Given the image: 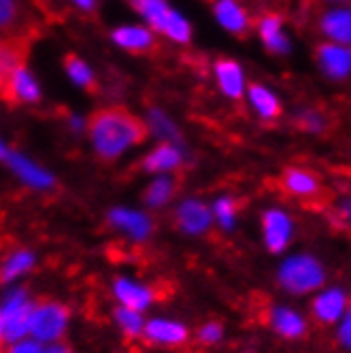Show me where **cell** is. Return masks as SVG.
Listing matches in <instances>:
<instances>
[{
    "instance_id": "83f0119b",
    "label": "cell",
    "mask_w": 351,
    "mask_h": 353,
    "mask_svg": "<svg viewBox=\"0 0 351 353\" xmlns=\"http://www.w3.org/2000/svg\"><path fill=\"white\" fill-rule=\"evenodd\" d=\"M174 190H177V183H174L172 176H158L145 190V203L149 207H164L168 200L174 196Z\"/></svg>"
},
{
    "instance_id": "e575fe53",
    "label": "cell",
    "mask_w": 351,
    "mask_h": 353,
    "mask_svg": "<svg viewBox=\"0 0 351 353\" xmlns=\"http://www.w3.org/2000/svg\"><path fill=\"white\" fill-rule=\"evenodd\" d=\"M70 3L77 7L79 11H83V13H92L98 7V0H70Z\"/></svg>"
},
{
    "instance_id": "2e32d148",
    "label": "cell",
    "mask_w": 351,
    "mask_h": 353,
    "mask_svg": "<svg viewBox=\"0 0 351 353\" xmlns=\"http://www.w3.org/2000/svg\"><path fill=\"white\" fill-rule=\"evenodd\" d=\"M113 292H115V298L119 300L121 307L139 311V313L145 311L154 302V290L152 288H147V285L132 281V279H126V276H119L113 285Z\"/></svg>"
},
{
    "instance_id": "3957f363",
    "label": "cell",
    "mask_w": 351,
    "mask_h": 353,
    "mask_svg": "<svg viewBox=\"0 0 351 353\" xmlns=\"http://www.w3.org/2000/svg\"><path fill=\"white\" fill-rule=\"evenodd\" d=\"M32 307L26 290H13L0 300V343H17L30 334Z\"/></svg>"
},
{
    "instance_id": "5bb4252c",
    "label": "cell",
    "mask_w": 351,
    "mask_h": 353,
    "mask_svg": "<svg viewBox=\"0 0 351 353\" xmlns=\"http://www.w3.org/2000/svg\"><path fill=\"white\" fill-rule=\"evenodd\" d=\"M258 37L264 43V47L274 56H283L290 52V39L283 28V19L279 13H266L258 21Z\"/></svg>"
},
{
    "instance_id": "52a82bcc",
    "label": "cell",
    "mask_w": 351,
    "mask_h": 353,
    "mask_svg": "<svg viewBox=\"0 0 351 353\" xmlns=\"http://www.w3.org/2000/svg\"><path fill=\"white\" fill-rule=\"evenodd\" d=\"M213 74H215V81L219 92L230 98V100H241L245 96V70L243 66L232 60V58H219L213 64Z\"/></svg>"
},
{
    "instance_id": "6da1fadb",
    "label": "cell",
    "mask_w": 351,
    "mask_h": 353,
    "mask_svg": "<svg viewBox=\"0 0 351 353\" xmlns=\"http://www.w3.org/2000/svg\"><path fill=\"white\" fill-rule=\"evenodd\" d=\"M86 130L96 156L107 162L121 158L128 149L147 139L145 121L117 105L94 111L86 121Z\"/></svg>"
},
{
    "instance_id": "8fae6325",
    "label": "cell",
    "mask_w": 351,
    "mask_h": 353,
    "mask_svg": "<svg viewBox=\"0 0 351 353\" xmlns=\"http://www.w3.org/2000/svg\"><path fill=\"white\" fill-rule=\"evenodd\" d=\"M213 15L219 26L237 37H245L252 28V17L239 0H215Z\"/></svg>"
},
{
    "instance_id": "4316f807",
    "label": "cell",
    "mask_w": 351,
    "mask_h": 353,
    "mask_svg": "<svg viewBox=\"0 0 351 353\" xmlns=\"http://www.w3.org/2000/svg\"><path fill=\"white\" fill-rule=\"evenodd\" d=\"M64 70H66V77L83 90H94L96 79H94V70L90 68V64L79 58L77 54H66L64 56Z\"/></svg>"
},
{
    "instance_id": "4fadbf2b",
    "label": "cell",
    "mask_w": 351,
    "mask_h": 353,
    "mask_svg": "<svg viewBox=\"0 0 351 353\" xmlns=\"http://www.w3.org/2000/svg\"><path fill=\"white\" fill-rule=\"evenodd\" d=\"M177 221H179V228L185 234H203L211 228L213 213L205 203H200L196 198H190L179 205Z\"/></svg>"
},
{
    "instance_id": "484cf974",
    "label": "cell",
    "mask_w": 351,
    "mask_h": 353,
    "mask_svg": "<svg viewBox=\"0 0 351 353\" xmlns=\"http://www.w3.org/2000/svg\"><path fill=\"white\" fill-rule=\"evenodd\" d=\"M32 266H34V254H32V251L17 249L3 262V266H0V281H3V283L15 281L17 276L26 274Z\"/></svg>"
},
{
    "instance_id": "f35d334b",
    "label": "cell",
    "mask_w": 351,
    "mask_h": 353,
    "mask_svg": "<svg viewBox=\"0 0 351 353\" xmlns=\"http://www.w3.org/2000/svg\"><path fill=\"white\" fill-rule=\"evenodd\" d=\"M7 154H9V149H7V145H5V141L3 139H0V158H7Z\"/></svg>"
},
{
    "instance_id": "ffe728a7",
    "label": "cell",
    "mask_w": 351,
    "mask_h": 353,
    "mask_svg": "<svg viewBox=\"0 0 351 353\" xmlns=\"http://www.w3.org/2000/svg\"><path fill=\"white\" fill-rule=\"evenodd\" d=\"M281 185L288 194L298 198H313L321 192L319 179L307 168H288L281 176Z\"/></svg>"
},
{
    "instance_id": "cb8c5ba5",
    "label": "cell",
    "mask_w": 351,
    "mask_h": 353,
    "mask_svg": "<svg viewBox=\"0 0 351 353\" xmlns=\"http://www.w3.org/2000/svg\"><path fill=\"white\" fill-rule=\"evenodd\" d=\"M147 132H154L158 139H162V143H174V145H181V132L177 128V123L170 119V115H166L162 109L154 107L149 109L147 113Z\"/></svg>"
},
{
    "instance_id": "ba28073f",
    "label": "cell",
    "mask_w": 351,
    "mask_h": 353,
    "mask_svg": "<svg viewBox=\"0 0 351 353\" xmlns=\"http://www.w3.org/2000/svg\"><path fill=\"white\" fill-rule=\"evenodd\" d=\"M5 162L19 176V181H23L28 188H32V190H49V188L54 185V174L47 172L43 166H39L37 162H32L30 158H26L23 154H17V151H9Z\"/></svg>"
},
{
    "instance_id": "ac0fdd59",
    "label": "cell",
    "mask_w": 351,
    "mask_h": 353,
    "mask_svg": "<svg viewBox=\"0 0 351 353\" xmlns=\"http://www.w3.org/2000/svg\"><path fill=\"white\" fill-rule=\"evenodd\" d=\"M183 164V149L174 143H160L143 158L141 166L145 172H168L177 170Z\"/></svg>"
},
{
    "instance_id": "d4e9b609",
    "label": "cell",
    "mask_w": 351,
    "mask_h": 353,
    "mask_svg": "<svg viewBox=\"0 0 351 353\" xmlns=\"http://www.w3.org/2000/svg\"><path fill=\"white\" fill-rule=\"evenodd\" d=\"M270 323H272L274 330L285 339H298V336H303L307 330L305 319L300 317L296 311L285 309V307H274L270 311Z\"/></svg>"
},
{
    "instance_id": "7a4b0ae2",
    "label": "cell",
    "mask_w": 351,
    "mask_h": 353,
    "mask_svg": "<svg viewBox=\"0 0 351 353\" xmlns=\"http://www.w3.org/2000/svg\"><path fill=\"white\" fill-rule=\"evenodd\" d=\"M128 3L145 19L147 28L154 32L179 45L192 41V23L183 17V13L168 7L166 0H128Z\"/></svg>"
},
{
    "instance_id": "5b68a950",
    "label": "cell",
    "mask_w": 351,
    "mask_h": 353,
    "mask_svg": "<svg viewBox=\"0 0 351 353\" xmlns=\"http://www.w3.org/2000/svg\"><path fill=\"white\" fill-rule=\"evenodd\" d=\"M68 325V309L60 302H41L32 307L30 334L37 343H56L62 339Z\"/></svg>"
},
{
    "instance_id": "7c38bea8",
    "label": "cell",
    "mask_w": 351,
    "mask_h": 353,
    "mask_svg": "<svg viewBox=\"0 0 351 353\" xmlns=\"http://www.w3.org/2000/svg\"><path fill=\"white\" fill-rule=\"evenodd\" d=\"M319 30L330 43L349 45L351 41V11L349 7H330L319 15Z\"/></svg>"
},
{
    "instance_id": "4dcf8cb0",
    "label": "cell",
    "mask_w": 351,
    "mask_h": 353,
    "mask_svg": "<svg viewBox=\"0 0 351 353\" xmlns=\"http://www.w3.org/2000/svg\"><path fill=\"white\" fill-rule=\"evenodd\" d=\"M237 200H232L230 196H221L215 200L213 205V217L219 221V225L223 230H232L234 228V221H237Z\"/></svg>"
},
{
    "instance_id": "7402d4cb",
    "label": "cell",
    "mask_w": 351,
    "mask_h": 353,
    "mask_svg": "<svg viewBox=\"0 0 351 353\" xmlns=\"http://www.w3.org/2000/svg\"><path fill=\"white\" fill-rule=\"evenodd\" d=\"M145 336L158 343V345H181L188 339V330L185 325H181L179 321H168V319H152L143 325Z\"/></svg>"
},
{
    "instance_id": "f546056e",
    "label": "cell",
    "mask_w": 351,
    "mask_h": 353,
    "mask_svg": "<svg viewBox=\"0 0 351 353\" xmlns=\"http://www.w3.org/2000/svg\"><path fill=\"white\" fill-rule=\"evenodd\" d=\"M23 19L19 0H0V34L13 32Z\"/></svg>"
},
{
    "instance_id": "1f68e13d",
    "label": "cell",
    "mask_w": 351,
    "mask_h": 353,
    "mask_svg": "<svg viewBox=\"0 0 351 353\" xmlns=\"http://www.w3.org/2000/svg\"><path fill=\"white\" fill-rule=\"evenodd\" d=\"M115 321H117V325L123 330V334L130 336V339L143 334V325H145V321H143V317H141L139 311H132V309L121 307V309L115 311Z\"/></svg>"
},
{
    "instance_id": "74e56055",
    "label": "cell",
    "mask_w": 351,
    "mask_h": 353,
    "mask_svg": "<svg viewBox=\"0 0 351 353\" xmlns=\"http://www.w3.org/2000/svg\"><path fill=\"white\" fill-rule=\"evenodd\" d=\"M43 353H72L68 347H64V345H58V343H54L49 349H45Z\"/></svg>"
},
{
    "instance_id": "9a60e30c",
    "label": "cell",
    "mask_w": 351,
    "mask_h": 353,
    "mask_svg": "<svg viewBox=\"0 0 351 353\" xmlns=\"http://www.w3.org/2000/svg\"><path fill=\"white\" fill-rule=\"evenodd\" d=\"M111 39L117 47L126 49L130 54H143L147 49L156 45V34L152 28L141 26V23H128V26H119L111 32Z\"/></svg>"
},
{
    "instance_id": "8d00e7d4",
    "label": "cell",
    "mask_w": 351,
    "mask_h": 353,
    "mask_svg": "<svg viewBox=\"0 0 351 353\" xmlns=\"http://www.w3.org/2000/svg\"><path fill=\"white\" fill-rule=\"evenodd\" d=\"M68 123H70V128H72L74 132H83V130H86V119L79 117V115H70Z\"/></svg>"
},
{
    "instance_id": "d6a6232c",
    "label": "cell",
    "mask_w": 351,
    "mask_h": 353,
    "mask_svg": "<svg viewBox=\"0 0 351 353\" xmlns=\"http://www.w3.org/2000/svg\"><path fill=\"white\" fill-rule=\"evenodd\" d=\"M221 336H223V327L219 323H215V321L205 323L203 327H200V341L207 343V345H213V343L221 341Z\"/></svg>"
},
{
    "instance_id": "d590c367",
    "label": "cell",
    "mask_w": 351,
    "mask_h": 353,
    "mask_svg": "<svg viewBox=\"0 0 351 353\" xmlns=\"http://www.w3.org/2000/svg\"><path fill=\"white\" fill-rule=\"evenodd\" d=\"M349 327H351V317L343 315V323H341V330H339V339L343 341L345 347H349Z\"/></svg>"
},
{
    "instance_id": "d6986e66",
    "label": "cell",
    "mask_w": 351,
    "mask_h": 353,
    "mask_svg": "<svg viewBox=\"0 0 351 353\" xmlns=\"http://www.w3.org/2000/svg\"><path fill=\"white\" fill-rule=\"evenodd\" d=\"M245 94H247V100L249 105H252L254 113L264 119V121H274L279 115H281V103L277 94L272 90H268L266 85L262 83H252L245 88Z\"/></svg>"
},
{
    "instance_id": "e0dca14e",
    "label": "cell",
    "mask_w": 351,
    "mask_h": 353,
    "mask_svg": "<svg viewBox=\"0 0 351 353\" xmlns=\"http://www.w3.org/2000/svg\"><path fill=\"white\" fill-rule=\"evenodd\" d=\"M109 221L115 225L117 230L126 232L130 239L134 241H145L152 232V219H149L145 213L141 211H134V209H126V207H119V209H113L109 213Z\"/></svg>"
},
{
    "instance_id": "30bf717a",
    "label": "cell",
    "mask_w": 351,
    "mask_h": 353,
    "mask_svg": "<svg viewBox=\"0 0 351 353\" xmlns=\"http://www.w3.org/2000/svg\"><path fill=\"white\" fill-rule=\"evenodd\" d=\"M262 230L268 251L279 254L292 239V219L281 209H268L262 217Z\"/></svg>"
},
{
    "instance_id": "836d02e7",
    "label": "cell",
    "mask_w": 351,
    "mask_h": 353,
    "mask_svg": "<svg viewBox=\"0 0 351 353\" xmlns=\"http://www.w3.org/2000/svg\"><path fill=\"white\" fill-rule=\"evenodd\" d=\"M43 345L37 343V341H17L13 343V347L9 349V353H43Z\"/></svg>"
},
{
    "instance_id": "8992f818",
    "label": "cell",
    "mask_w": 351,
    "mask_h": 353,
    "mask_svg": "<svg viewBox=\"0 0 351 353\" xmlns=\"http://www.w3.org/2000/svg\"><path fill=\"white\" fill-rule=\"evenodd\" d=\"M319 70L332 81H345L351 72V49L349 45H339L325 41L315 52Z\"/></svg>"
},
{
    "instance_id": "9c48e42d",
    "label": "cell",
    "mask_w": 351,
    "mask_h": 353,
    "mask_svg": "<svg viewBox=\"0 0 351 353\" xmlns=\"http://www.w3.org/2000/svg\"><path fill=\"white\" fill-rule=\"evenodd\" d=\"M3 96L9 100H19L23 105H37L41 100V85L26 64L17 66L3 90Z\"/></svg>"
},
{
    "instance_id": "44dd1931",
    "label": "cell",
    "mask_w": 351,
    "mask_h": 353,
    "mask_svg": "<svg viewBox=\"0 0 351 353\" xmlns=\"http://www.w3.org/2000/svg\"><path fill=\"white\" fill-rule=\"evenodd\" d=\"M347 296L341 290H325L313 300V315L321 323H332L345 315Z\"/></svg>"
},
{
    "instance_id": "277c9868",
    "label": "cell",
    "mask_w": 351,
    "mask_h": 353,
    "mask_svg": "<svg viewBox=\"0 0 351 353\" xmlns=\"http://www.w3.org/2000/svg\"><path fill=\"white\" fill-rule=\"evenodd\" d=\"M325 281L323 266L311 256H292L279 268V283L292 294H307Z\"/></svg>"
},
{
    "instance_id": "603a6c76",
    "label": "cell",
    "mask_w": 351,
    "mask_h": 353,
    "mask_svg": "<svg viewBox=\"0 0 351 353\" xmlns=\"http://www.w3.org/2000/svg\"><path fill=\"white\" fill-rule=\"evenodd\" d=\"M26 64V45L19 39H5L0 41V92L5 90L11 72Z\"/></svg>"
},
{
    "instance_id": "f1b7e54d",
    "label": "cell",
    "mask_w": 351,
    "mask_h": 353,
    "mask_svg": "<svg viewBox=\"0 0 351 353\" xmlns=\"http://www.w3.org/2000/svg\"><path fill=\"white\" fill-rule=\"evenodd\" d=\"M296 125L300 130H305L309 134H321L325 130V115L323 111L319 109H313V107H305V109H300L296 111V117H294Z\"/></svg>"
}]
</instances>
